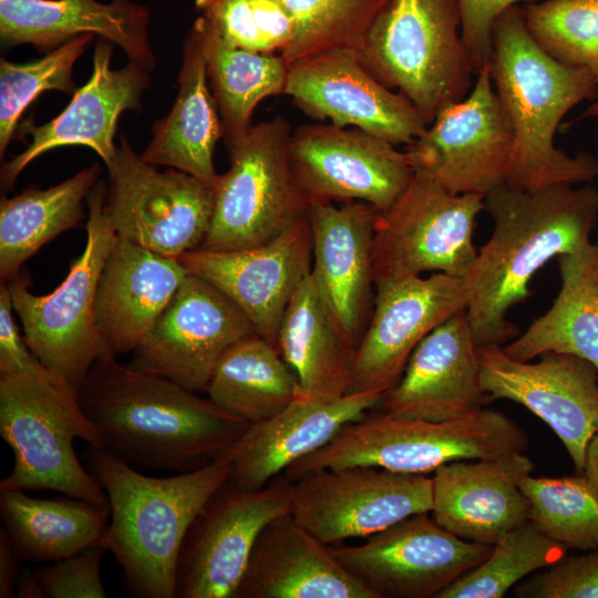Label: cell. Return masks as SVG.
Segmentation results:
<instances>
[{"label": "cell", "mask_w": 598, "mask_h": 598, "mask_svg": "<svg viewBox=\"0 0 598 598\" xmlns=\"http://www.w3.org/2000/svg\"><path fill=\"white\" fill-rule=\"evenodd\" d=\"M493 233L477 251L467 288L466 316L477 347L516 338L511 308L530 295L529 282L548 261L590 241L598 218V188L559 183L534 190L503 185L484 197Z\"/></svg>", "instance_id": "obj_1"}, {"label": "cell", "mask_w": 598, "mask_h": 598, "mask_svg": "<svg viewBox=\"0 0 598 598\" xmlns=\"http://www.w3.org/2000/svg\"><path fill=\"white\" fill-rule=\"evenodd\" d=\"M103 448L142 467L192 472L218 460L250 425L177 383L97 360L78 389Z\"/></svg>", "instance_id": "obj_2"}, {"label": "cell", "mask_w": 598, "mask_h": 598, "mask_svg": "<svg viewBox=\"0 0 598 598\" xmlns=\"http://www.w3.org/2000/svg\"><path fill=\"white\" fill-rule=\"evenodd\" d=\"M489 70L514 138L505 185L534 190L597 177L596 158L586 153L570 156L555 146L554 138L568 111L596 100L598 84L587 71L563 64L542 49L528 31L520 4L495 21Z\"/></svg>", "instance_id": "obj_3"}, {"label": "cell", "mask_w": 598, "mask_h": 598, "mask_svg": "<svg viewBox=\"0 0 598 598\" xmlns=\"http://www.w3.org/2000/svg\"><path fill=\"white\" fill-rule=\"evenodd\" d=\"M89 465L107 496L111 522L96 542L123 569L140 598H175L181 548L196 515L230 477L223 458L186 473L153 477L104 448L90 446Z\"/></svg>", "instance_id": "obj_4"}, {"label": "cell", "mask_w": 598, "mask_h": 598, "mask_svg": "<svg viewBox=\"0 0 598 598\" xmlns=\"http://www.w3.org/2000/svg\"><path fill=\"white\" fill-rule=\"evenodd\" d=\"M0 435L14 463L0 491H54L99 506L107 496L78 458L76 439L103 448L78 390L37 360L19 373L0 375Z\"/></svg>", "instance_id": "obj_5"}, {"label": "cell", "mask_w": 598, "mask_h": 598, "mask_svg": "<svg viewBox=\"0 0 598 598\" xmlns=\"http://www.w3.org/2000/svg\"><path fill=\"white\" fill-rule=\"evenodd\" d=\"M527 445L523 429L493 409L441 422L383 411L344 424L326 445L292 463L285 473L292 480L322 468L377 466L427 474L455 461L524 452Z\"/></svg>", "instance_id": "obj_6"}, {"label": "cell", "mask_w": 598, "mask_h": 598, "mask_svg": "<svg viewBox=\"0 0 598 598\" xmlns=\"http://www.w3.org/2000/svg\"><path fill=\"white\" fill-rule=\"evenodd\" d=\"M358 54L427 125L442 109L465 99L472 85L457 0H388Z\"/></svg>", "instance_id": "obj_7"}, {"label": "cell", "mask_w": 598, "mask_h": 598, "mask_svg": "<svg viewBox=\"0 0 598 598\" xmlns=\"http://www.w3.org/2000/svg\"><path fill=\"white\" fill-rule=\"evenodd\" d=\"M106 185L96 182L87 196L86 243L62 283L49 295L29 290L30 278L8 281L13 310L34 357L76 390L93 364L115 357L95 322V297L106 257L117 239L106 213Z\"/></svg>", "instance_id": "obj_8"}, {"label": "cell", "mask_w": 598, "mask_h": 598, "mask_svg": "<svg viewBox=\"0 0 598 598\" xmlns=\"http://www.w3.org/2000/svg\"><path fill=\"white\" fill-rule=\"evenodd\" d=\"M291 132L290 124L277 116L226 145L230 166L216 179L212 223L198 249L264 245L307 214L308 202L289 159Z\"/></svg>", "instance_id": "obj_9"}, {"label": "cell", "mask_w": 598, "mask_h": 598, "mask_svg": "<svg viewBox=\"0 0 598 598\" xmlns=\"http://www.w3.org/2000/svg\"><path fill=\"white\" fill-rule=\"evenodd\" d=\"M483 209V195L454 194L415 173L399 199L377 216L374 283L423 272L466 279L477 258L473 233Z\"/></svg>", "instance_id": "obj_10"}, {"label": "cell", "mask_w": 598, "mask_h": 598, "mask_svg": "<svg viewBox=\"0 0 598 598\" xmlns=\"http://www.w3.org/2000/svg\"><path fill=\"white\" fill-rule=\"evenodd\" d=\"M107 172L105 208L118 237L173 258L202 246L214 212L213 186L175 168L158 171L125 137Z\"/></svg>", "instance_id": "obj_11"}, {"label": "cell", "mask_w": 598, "mask_h": 598, "mask_svg": "<svg viewBox=\"0 0 598 598\" xmlns=\"http://www.w3.org/2000/svg\"><path fill=\"white\" fill-rule=\"evenodd\" d=\"M290 495L295 519L332 546L431 512L432 481L377 466L322 468L290 480Z\"/></svg>", "instance_id": "obj_12"}, {"label": "cell", "mask_w": 598, "mask_h": 598, "mask_svg": "<svg viewBox=\"0 0 598 598\" xmlns=\"http://www.w3.org/2000/svg\"><path fill=\"white\" fill-rule=\"evenodd\" d=\"M492 548L456 536L430 512L411 515L359 545L330 546L338 563L375 598H437Z\"/></svg>", "instance_id": "obj_13"}, {"label": "cell", "mask_w": 598, "mask_h": 598, "mask_svg": "<svg viewBox=\"0 0 598 598\" xmlns=\"http://www.w3.org/2000/svg\"><path fill=\"white\" fill-rule=\"evenodd\" d=\"M513 147L512 126L487 65L470 94L442 109L405 153L415 173L451 193L485 197L506 184Z\"/></svg>", "instance_id": "obj_14"}, {"label": "cell", "mask_w": 598, "mask_h": 598, "mask_svg": "<svg viewBox=\"0 0 598 598\" xmlns=\"http://www.w3.org/2000/svg\"><path fill=\"white\" fill-rule=\"evenodd\" d=\"M287 514H291L289 478L258 491L227 482L187 530L177 563L176 597L234 598L260 532Z\"/></svg>", "instance_id": "obj_15"}, {"label": "cell", "mask_w": 598, "mask_h": 598, "mask_svg": "<svg viewBox=\"0 0 598 598\" xmlns=\"http://www.w3.org/2000/svg\"><path fill=\"white\" fill-rule=\"evenodd\" d=\"M288 153L308 204L359 200L382 213L415 174L405 151L355 127L301 125L291 132Z\"/></svg>", "instance_id": "obj_16"}, {"label": "cell", "mask_w": 598, "mask_h": 598, "mask_svg": "<svg viewBox=\"0 0 598 598\" xmlns=\"http://www.w3.org/2000/svg\"><path fill=\"white\" fill-rule=\"evenodd\" d=\"M256 333L246 315L219 289L188 274L132 351L130 368L205 392L216 363L238 340Z\"/></svg>", "instance_id": "obj_17"}, {"label": "cell", "mask_w": 598, "mask_h": 598, "mask_svg": "<svg viewBox=\"0 0 598 598\" xmlns=\"http://www.w3.org/2000/svg\"><path fill=\"white\" fill-rule=\"evenodd\" d=\"M374 285L373 310L355 350L347 394L386 393L402 377L416 346L467 305L465 279L442 272Z\"/></svg>", "instance_id": "obj_18"}, {"label": "cell", "mask_w": 598, "mask_h": 598, "mask_svg": "<svg viewBox=\"0 0 598 598\" xmlns=\"http://www.w3.org/2000/svg\"><path fill=\"white\" fill-rule=\"evenodd\" d=\"M539 357L522 362L502 347H478L482 388L489 400L514 401L542 419L582 474L587 445L598 431V369L574 354Z\"/></svg>", "instance_id": "obj_19"}, {"label": "cell", "mask_w": 598, "mask_h": 598, "mask_svg": "<svg viewBox=\"0 0 598 598\" xmlns=\"http://www.w3.org/2000/svg\"><path fill=\"white\" fill-rule=\"evenodd\" d=\"M285 94L307 115L409 145L429 126L401 93L382 84L358 51L334 50L289 65Z\"/></svg>", "instance_id": "obj_20"}, {"label": "cell", "mask_w": 598, "mask_h": 598, "mask_svg": "<svg viewBox=\"0 0 598 598\" xmlns=\"http://www.w3.org/2000/svg\"><path fill=\"white\" fill-rule=\"evenodd\" d=\"M178 259L189 274L226 295L250 320L256 333L277 348L287 306L311 271L308 215L264 245L224 251L195 249Z\"/></svg>", "instance_id": "obj_21"}, {"label": "cell", "mask_w": 598, "mask_h": 598, "mask_svg": "<svg viewBox=\"0 0 598 598\" xmlns=\"http://www.w3.org/2000/svg\"><path fill=\"white\" fill-rule=\"evenodd\" d=\"M379 210L365 202L309 203L311 277L342 338L357 350L375 292L372 248Z\"/></svg>", "instance_id": "obj_22"}, {"label": "cell", "mask_w": 598, "mask_h": 598, "mask_svg": "<svg viewBox=\"0 0 598 598\" xmlns=\"http://www.w3.org/2000/svg\"><path fill=\"white\" fill-rule=\"evenodd\" d=\"M114 44L95 39L93 70L89 81L72 94L68 106L41 125L22 123L31 136L27 148L2 164L0 182L9 188L20 173L37 157L63 146H86L111 168L116 159L114 136L120 115L127 110L141 111L142 96L151 86V71L128 61L121 69H112Z\"/></svg>", "instance_id": "obj_23"}, {"label": "cell", "mask_w": 598, "mask_h": 598, "mask_svg": "<svg viewBox=\"0 0 598 598\" xmlns=\"http://www.w3.org/2000/svg\"><path fill=\"white\" fill-rule=\"evenodd\" d=\"M488 401L481 382L478 347L464 309L416 346L402 377L380 404L396 416L441 422L466 417Z\"/></svg>", "instance_id": "obj_24"}, {"label": "cell", "mask_w": 598, "mask_h": 598, "mask_svg": "<svg viewBox=\"0 0 598 598\" xmlns=\"http://www.w3.org/2000/svg\"><path fill=\"white\" fill-rule=\"evenodd\" d=\"M533 470L532 460L523 452L442 465L431 477L430 513L456 536L494 546L529 520L519 484Z\"/></svg>", "instance_id": "obj_25"}, {"label": "cell", "mask_w": 598, "mask_h": 598, "mask_svg": "<svg viewBox=\"0 0 598 598\" xmlns=\"http://www.w3.org/2000/svg\"><path fill=\"white\" fill-rule=\"evenodd\" d=\"M382 396L378 392L336 400L297 396L271 419L250 424L220 456L230 465L228 482L244 491L264 488L292 463L326 445L344 424L363 417Z\"/></svg>", "instance_id": "obj_26"}, {"label": "cell", "mask_w": 598, "mask_h": 598, "mask_svg": "<svg viewBox=\"0 0 598 598\" xmlns=\"http://www.w3.org/2000/svg\"><path fill=\"white\" fill-rule=\"evenodd\" d=\"M150 21L148 8L134 0H0L4 50L31 44L48 52L82 34H94L152 72L157 61L150 41Z\"/></svg>", "instance_id": "obj_27"}, {"label": "cell", "mask_w": 598, "mask_h": 598, "mask_svg": "<svg viewBox=\"0 0 598 598\" xmlns=\"http://www.w3.org/2000/svg\"><path fill=\"white\" fill-rule=\"evenodd\" d=\"M234 598H375L291 514L267 524Z\"/></svg>", "instance_id": "obj_28"}, {"label": "cell", "mask_w": 598, "mask_h": 598, "mask_svg": "<svg viewBox=\"0 0 598 598\" xmlns=\"http://www.w3.org/2000/svg\"><path fill=\"white\" fill-rule=\"evenodd\" d=\"M188 274L178 258L117 236L95 297L96 327L114 355L136 348Z\"/></svg>", "instance_id": "obj_29"}, {"label": "cell", "mask_w": 598, "mask_h": 598, "mask_svg": "<svg viewBox=\"0 0 598 598\" xmlns=\"http://www.w3.org/2000/svg\"><path fill=\"white\" fill-rule=\"evenodd\" d=\"M177 84L171 111L154 122L152 140L140 155L148 164L185 172L214 187L218 174L213 155L224 130L203 53L190 34L183 42Z\"/></svg>", "instance_id": "obj_30"}, {"label": "cell", "mask_w": 598, "mask_h": 598, "mask_svg": "<svg viewBox=\"0 0 598 598\" xmlns=\"http://www.w3.org/2000/svg\"><path fill=\"white\" fill-rule=\"evenodd\" d=\"M557 260L561 287L553 306L502 350L522 362L550 351L568 353L598 369V241Z\"/></svg>", "instance_id": "obj_31"}, {"label": "cell", "mask_w": 598, "mask_h": 598, "mask_svg": "<svg viewBox=\"0 0 598 598\" xmlns=\"http://www.w3.org/2000/svg\"><path fill=\"white\" fill-rule=\"evenodd\" d=\"M277 349L297 377L300 395L336 400L347 394L355 350L337 330L311 274L302 279L287 306Z\"/></svg>", "instance_id": "obj_32"}, {"label": "cell", "mask_w": 598, "mask_h": 598, "mask_svg": "<svg viewBox=\"0 0 598 598\" xmlns=\"http://www.w3.org/2000/svg\"><path fill=\"white\" fill-rule=\"evenodd\" d=\"M188 34L203 53L208 85L223 123V138L228 145L252 126V115L262 100L285 94L289 65L281 54L229 44L202 16L195 19Z\"/></svg>", "instance_id": "obj_33"}, {"label": "cell", "mask_w": 598, "mask_h": 598, "mask_svg": "<svg viewBox=\"0 0 598 598\" xmlns=\"http://www.w3.org/2000/svg\"><path fill=\"white\" fill-rule=\"evenodd\" d=\"M0 517L21 563H52L80 553L102 536L109 506L71 496L35 498L0 491Z\"/></svg>", "instance_id": "obj_34"}, {"label": "cell", "mask_w": 598, "mask_h": 598, "mask_svg": "<svg viewBox=\"0 0 598 598\" xmlns=\"http://www.w3.org/2000/svg\"><path fill=\"white\" fill-rule=\"evenodd\" d=\"M206 393L217 406L248 424L271 419L301 394L297 377L278 349L258 333L223 353Z\"/></svg>", "instance_id": "obj_35"}, {"label": "cell", "mask_w": 598, "mask_h": 598, "mask_svg": "<svg viewBox=\"0 0 598 598\" xmlns=\"http://www.w3.org/2000/svg\"><path fill=\"white\" fill-rule=\"evenodd\" d=\"M97 163L52 187L29 186L0 200V277L10 281L44 244L75 227L97 182Z\"/></svg>", "instance_id": "obj_36"}, {"label": "cell", "mask_w": 598, "mask_h": 598, "mask_svg": "<svg viewBox=\"0 0 598 598\" xmlns=\"http://www.w3.org/2000/svg\"><path fill=\"white\" fill-rule=\"evenodd\" d=\"M529 520L566 548L598 549V491L584 474L525 476L520 484Z\"/></svg>", "instance_id": "obj_37"}, {"label": "cell", "mask_w": 598, "mask_h": 598, "mask_svg": "<svg viewBox=\"0 0 598 598\" xmlns=\"http://www.w3.org/2000/svg\"><path fill=\"white\" fill-rule=\"evenodd\" d=\"M565 554L564 545L527 520L505 534L484 561L448 585L437 598H502L520 579L549 567Z\"/></svg>", "instance_id": "obj_38"}, {"label": "cell", "mask_w": 598, "mask_h": 598, "mask_svg": "<svg viewBox=\"0 0 598 598\" xmlns=\"http://www.w3.org/2000/svg\"><path fill=\"white\" fill-rule=\"evenodd\" d=\"M295 23L288 65L334 50L358 51L388 0H278Z\"/></svg>", "instance_id": "obj_39"}, {"label": "cell", "mask_w": 598, "mask_h": 598, "mask_svg": "<svg viewBox=\"0 0 598 598\" xmlns=\"http://www.w3.org/2000/svg\"><path fill=\"white\" fill-rule=\"evenodd\" d=\"M95 39L94 34H82L27 63L0 60L1 158L16 136L22 114L39 95L51 90L72 95L78 90L73 66Z\"/></svg>", "instance_id": "obj_40"}, {"label": "cell", "mask_w": 598, "mask_h": 598, "mask_svg": "<svg viewBox=\"0 0 598 598\" xmlns=\"http://www.w3.org/2000/svg\"><path fill=\"white\" fill-rule=\"evenodd\" d=\"M536 42L555 60L587 71L598 84V0H544L523 6Z\"/></svg>", "instance_id": "obj_41"}, {"label": "cell", "mask_w": 598, "mask_h": 598, "mask_svg": "<svg viewBox=\"0 0 598 598\" xmlns=\"http://www.w3.org/2000/svg\"><path fill=\"white\" fill-rule=\"evenodd\" d=\"M204 17L229 44L281 54L295 39V23L278 0H195Z\"/></svg>", "instance_id": "obj_42"}, {"label": "cell", "mask_w": 598, "mask_h": 598, "mask_svg": "<svg viewBox=\"0 0 598 598\" xmlns=\"http://www.w3.org/2000/svg\"><path fill=\"white\" fill-rule=\"evenodd\" d=\"M107 550L95 543L80 553L33 570L45 597L105 598L101 563Z\"/></svg>", "instance_id": "obj_43"}, {"label": "cell", "mask_w": 598, "mask_h": 598, "mask_svg": "<svg viewBox=\"0 0 598 598\" xmlns=\"http://www.w3.org/2000/svg\"><path fill=\"white\" fill-rule=\"evenodd\" d=\"M520 598H598V549L563 557L516 588Z\"/></svg>", "instance_id": "obj_44"}, {"label": "cell", "mask_w": 598, "mask_h": 598, "mask_svg": "<svg viewBox=\"0 0 598 598\" xmlns=\"http://www.w3.org/2000/svg\"><path fill=\"white\" fill-rule=\"evenodd\" d=\"M537 0H457L461 38L474 73L491 64L493 28L497 18L513 6Z\"/></svg>", "instance_id": "obj_45"}, {"label": "cell", "mask_w": 598, "mask_h": 598, "mask_svg": "<svg viewBox=\"0 0 598 598\" xmlns=\"http://www.w3.org/2000/svg\"><path fill=\"white\" fill-rule=\"evenodd\" d=\"M8 282L0 286V375L19 373L38 359L19 333Z\"/></svg>", "instance_id": "obj_46"}, {"label": "cell", "mask_w": 598, "mask_h": 598, "mask_svg": "<svg viewBox=\"0 0 598 598\" xmlns=\"http://www.w3.org/2000/svg\"><path fill=\"white\" fill-rule=\"evenodd\" d=\"M18 558L3 528L0 529V598L16 597V588L21 575Z\"/></svg>", "instance_id": "obj_47"}, {"label": "cell", "mask_w": 598, "mask_h": 598, "mask_svg": "<svg viewBox=\"0 0 598 598\" xmlns=\"http://www.w3.org/2000/svg\"><path fill=\"white\" fill-rule=\"evenodd\" d=\"M582 474L598 491V431L587 445Z\"/></svg>", "instance_id": "obj_48"}, {"label": "cell", "mask_w": 598, "mask_h": 598, "mask_svg": "<svg viewBox=\"0 0 598 598\" xmlns=\"http://www.w3.org/2000/svg\"><path fill=\"white\" fill-rule=\"evenodd\" d=\"M16 597L18 598H44L42 587L37 579L33 570L25 569L21 573L17 588Z\"/></svg>", "instance_id": "obj_49"}, {"label": "cell", "mask_w": 598, "mask_h": 598, "mask_svg": "<svg viewBox=\"0 0 598 598\" xmlns=\"http://www.w3.org/2000/svg\"><path fill=\"white\" fill-rule=\"evenodd\" d=\"M587 117L598 118V99L585 109V111L579 115L578 120Z\"/></svg>", "instance_id": "obj_50"}, {"label": "cell", "mask_w": 598, "mask_h": 598, "mask_svg": "<svg viewBox=\"0 0 598 598\" xmlns=\"http://www.w3.org/2000/svg\"><path fill=\"white\" fill-rule=\"evenodd\" d=\"M597 177H598V173H597Z\"/></svg>", "instance_id": "obj_51"}]
</instances>
